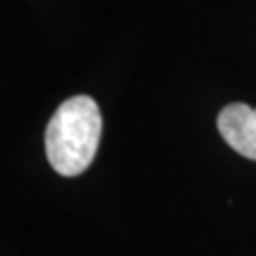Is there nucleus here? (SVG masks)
<instances>
[{
	"mask_svg": "<svg viewBox=\"0 0 256 256\" xmlns=\"http://www.w3.org/2000/svg\"><path fill=\"white\" fill-rule=\"evenodd\" d=\"M218 131L238 154L256 162V108L232 102L220 110Z\"/></svg>",
	"mask_w": 256,
	"mask_h": 256,
	"instance_id": "2",
	"label": "nucleus"
},
{
	"mask_svg": "<svg viewBox=\"0 0 256 256\" xmlns=\"http://www.w3.org/2000/svg\"><path fill=\"white\" fill-rule=\"evenodd\" d=\"M102 131L99 104L90 95H74L55 110L46 128V156L63 176L84 173L97 154Z\"/></svg>",
	"mask_w": 256,
	"mask_h": 256,
	"instance_id": "1",
	"label": "nucleus"
}]
</instances>
